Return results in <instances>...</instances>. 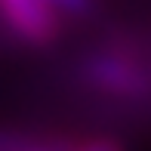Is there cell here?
I'll list each match as a JSON object with an SVG mask.
<instances>
[{"mask_svg": "<svg viewBox=\"0 0 151 151\" xmlns=\"http://www.w3.org/2000/svg\"><path fill=\"white\" fill-rule=\"evenodd\" d=\"M0 19L25 43L46 46L59 31L52 0H0Z\"/></svg>", "mask_w": 151, "mask_h": 151, "instance_id": "1", "label": "cell"}, {"mask_svg": "<svg viewBox=\"0 0 151 151\" xmlns=\"http://www.w3.org/2000/svg\"><path fill=\"white\" fill-rule=\"evenodd\" d=\"M80 71L93 86L108 90V93H120L129 99H142L151 93V74L117 56H90Z\"/></svg>", "mask_w": 151, "mask_h": 151, "instance_id": "2", "label": "cell"}, {"mask_svg": "<svg viewBox=\"0 0 151 151\" xmlns=\"http://www.w3.org/2000/svg\"><path fill=\"white\" fill-rule=\"evenodd\" d=\"M52 6L68 16H86L93 9V0H52Z\"/></svg>", "mask_w": 151, "mask_h": 151, "instance_id": "3", "label": "cell"}, {"mask_svg": "<svg viewBox=\"0 0 151 151\" xmlns=\"http://www.w3.org/2000/svg\"><path fill=\"white\" fill-rule=\"evenodd\" d=\"M0 151H28V139L0 127Z\"/></svg>", "mask_w": 151, "mask_h": 151, "instance_id": "4", "label": "cell"}, {"mask_svg": "<svg viewBox=\"0 0 151 151\" xmlns=\"http://www.w3.org/2000/svg\"><path fill=\"white\" fill-rule=\"evenodd\" d=\"M71 151H123V145L111 139H99V142H90V145H80V148H71Z\"/></svg>", "mask_w": 151, "mask_h": 151, "instance_id": "5", "label": "cell"}]
</instances>
